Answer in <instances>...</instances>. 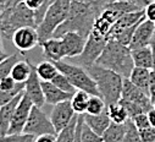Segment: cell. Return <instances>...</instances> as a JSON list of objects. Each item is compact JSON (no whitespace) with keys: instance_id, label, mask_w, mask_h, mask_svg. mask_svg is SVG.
<instances>
[{"instance_id":"6da1fadb","label":"cell","mask_w":155,"mask_h":142,"mask_svg":"<svg viewBox=\"0 0 155 142\" xmlns=\"http://www.w3.org/2000/svg\"><path fill=\"white\" fill-rule=\"evenodd\" d=\"M99 14L100 12L93 6L72 0L66 20L58 27L53 37L60 38L67 32H77L82 34L83 37L88 38V36L92 32L94 21Z\"/></svg>"},{"instance_id":"7a4b0ae2","label":"cell","mask_w":155,"mask_h":142,"mask_svg":"<svg viewBox=\"0 0 155 142\" xmlns=\"http://www.w3.org/2000/svg\"><path fill=\"white\" fill-rule=\"evenodd\" d=\"M95 64L115 71L124 79H130L134 69L131 48L114 39L107 41L103 53L100 54Z\"/></svg>"},{"instance_id":"3957f363","label":"cell","mask_w":155,"mask_h":142,"mask_svg":"<svg viewBox=\"0 0 155 142\" xmlns=\"http://www.w3.org/2000/svg\"><path fill=\"white\" fill-rule=\"evenodd\" d=\"M86 70L95 81L98 91L106 105L120 102L124 86V77L121 75L98 64H93Z\"/></svg>"},{"instance_id":"277c9868","label":"cell","mask_w":155,"mask_h":142,"mask_svg":"<svg viewBox=\"0 0 155 142\" xmlns=\"http://www.w3.org/2000/svg\"><path fill=\"white\" fill-rule=\"evenodd\" d=\"M25 26L37 27V23L33 11L23 2L5 8L0 12V32L6 38L11 39L14 32Z\"/></svg>"},{"instance_id":"5b68a950","label":"cell","mask_w":155,"mask_h":142,"mask_svg":"<svg viewBox=\"0 0 155 142\" xmlns=\"http://www.w3.org/2000/svg\"><path fill=\"white\" fill-rule=\"evenodd\" d=\"M72 0H55L48 8L44 19L38 25V34H39V46L51 38L58 27L66 20Z\"/></svg>"},{"instance_id":"8992f818","label":"cell","mask_w":155,"mask_h":142,"mask_svg":"<svg viewBox=\"0 0 155 142\" xmlns=\"http://www.w3.org/2000/svg\"><path fill=\"white\" fill-rule=\"evenodd\" d=\"M53 63L56 65L60 73L64 74L70 80V82L73 85L76 90L86 91L91 96H100L95 81L83 66L68 64V63H65L64 60L53 61Z\"/></svg>"},{"instance_id":"52a82bcc","label":"cell","mask_w":155,"mask_h":142,"mask_svg":"<svg viewBox=\"0 0 155 142\" xmlns=\"http://www.w3.org/2000/svg\"><path fill=\"white\" fill-rule=\"evenodd\" d=\"M23 134H29L37 137L44 134L58 135V131L55 130L50 118L47 117V114L42 110V108L33 105L27 124L23 129Z\"/></svg>"},{"instance_id":"ba28073f","label":"cell","mask_w":155,"mask_h":142,"mask_svg":"<svg viewBox=\"0 0 155 142\" xmlns=\"http://www.w3.org/2000/svg\"><path fill=\"white\" fill-rule=\"evenodd\" d=\"M106 43H107V38L103 37V36H99L94 32H91V34L87 38V43H86L83 53L80 56H77L78 58L77 60L81 64V66L87 69L88 66L95 64V61L103 53Z\"/></svg>"},{"instance_id":"9c48e42d","label":"cell","mask_w":155,"mask_h":142,"mask_svg":"<svg viewBox=\"0 0 155 142\" xmlns=\"http://www.w3.org/2000/svg\"><path fill=\"white\" fill-rule=\"evenodd\" d=\"M12 44L21 52H28L34 47L39 46V34L34 26H25L16 29L11 37Z\"/></svg>"},{"instance_id":"30bf717a","label":"cell","mask_w":155,"mask_h":142,"mask_svg":"<svg viewBox=\"0 0 155 142\" xmlns=\"http://www.w3.org/2000/svg\"><path fill=\"white\" fill-rule=\"evenodd\" d=\"M33 105L34 104H33L32 99L23 92V96H22L17 108L15 110V114L12 117L8 134H23V129L27 124V120L29 118Z\"/></svg>"},{"instance_id":"8fae6325","label":"cell","mask_w":155,"mask_h":142,"mask_svg":"<svg viewBox=\"0 0 155 142\" xmlns=\"http://www.w3.org/2000/svg\"><path fill=\"white\" fill-rule=\"evenodd\" d=\"M121 99L140 105L147 113L153 108V102L149 94H147L140 88H138L136 85H133L130 79H124Z\"/></svg>"},{"instance_id":"7c38bea8","label":"cell","mask_w":155,"mask_h":142,"mask_svg":"<svg viewBox=\"0 0 155 142\" xmlns=\"http://www.w3.org/2000/svg\"><path fill=\"white\" fill-rule=\"evenodd\" d=\"M64 49L65 58H77L80 56L86 47L87 38L77 32H67L60 37Z\"/></svg>"},{"instance_id":"4fadbf2b","label":"cell","mask_w":155,"mask_h":142,"mask_svg":"<svg viewBox=\"0 0 155 142\" xmlns=\"http://www.w3.org/2000/svg\"><path fill=\"white\" fill-rule=\"evenodd\" d=\"M74 115H76V113L71 105V100L68 99V100L60 102L53 106V110L50 114V120H51L55 130L59 132L65 126H67L70 124V121L73 119Z\"/></svg>"},{"instance_id":"5bb4252c","label":"cell","mask_w":155,"mask_h":142,"mask_svg":"<svg viewBox=\"0 0 155 142\" xmlns=\"http://www.w3.org/2000/svg\"><path fill=\"white\" fill-rule=\"evenodd\" d=\"M154 36H155V22L145 19L136 28L132 41L130 43V48L137 49V48L149 47L154 38Z\"/></svg>"},{"instance_id":"9a60e30c","label":"cell","mask_w":155,"mask_h":142,"mask_svg":"<svg viewBox=\"0 0 155 142\" xmlns=\"http://www.w3.org/2000/svg\"><path fill=\"white\" fill-rule=\"evenodd\" d=\"M25 93L32 99L34 105L39 106V108H42L44 105L45 97H44L43 88H42V80L38 76L35 66L33 64H32V73L28 80L25 82Z\"/></svg>"},{"instance_id":"2e32d148","label":"cell","mask_w":155,"mask_h":142,"mask_svg":"<svg viewBox=\"0 0 155 142\" xmlns=\"http://www.w3.org/2000/svg\"><path fill=\"white\" fill-rule=\"evenodd\" d=\"M25 92V91H23ZM23 92L20 93L17 97H15L12 100H10L9 103L4 104L0 106V136L3 135H8L9 132V127L12 120V117L15 114V110L17 108V105L23 96Z\"/></svg>"},{"instance_id":"e0dca14e","label":"cell","mask_w":155,"mask_h":142,"mask_svg":"<svg viewBox=\"0 0 155 142\" xmlns=\"http://www.w3.org/2000/svg\"><path fill=\"white\" fill-rule=\"evenodd\" d=\"M42 88H43V93L45 97V103L51 104V105H55L60 102L68 100L72 98V93L60 90L50 81H42Z\"/></svg>"},{"instance_id":"ac0fdd59","label":"cell","mask_w":155,"mask_h":142,"mask_svg":"<svg viewBox=\"0 0 155 142\" xmlns=\"http://www.w3.org/2000/svg\"><path fill=\"white\" fill-rule=\"evenodd\" d=\"M43 48V55L47 58V60L50 61H60L65 58L64 55V49H62V43L60 38L51 37L48 41L43 42L41 44Z\"/></svg>"},{"instance_id":"d6986e66","label":"cell","mask_w":155,"mask_h":142,"mask_svg":"<svg viewBox=\"0 0 155 142\" xmlns=\"http://www.w3.org/2000/svg\"><path fill=\"white\" fill-rule=\"evenodd\" d=\"M84 121L97 134L103 135L104 131L109 127V125L111 123V119H110L109 112H107V106H106L105 110H103L100 114H97V115H92V114L84 113Z\"/></svg>"},{"instance_id":"ffe728a7","label":"cell","mask_w":155,"mask_h":142,"mask_svg":"<svg viewBox=\"0 0 155 142\" xmlns=\"http://www.w3.org/2000/svg\"><path fill=\"white\" fill-rule=\"evenodd\" d=\"M150 76H151V69H145V67H138L134 66L132 74L130 76V80L133 85H136L138 88H140L143 92L149 94V82H150ZM150 97V96H149Z\"/></svg>"},{"instance_id":"44dd1931","label":"cell","mask_w":155,"mask_h":142,"mask_svg":"<svg viewBox=\"0 0 155 142\" xmlns=\"http://www.w3.org/2000/svg\"><path fill=\"white\" fill-rule=\"evenodd\" d=\"M131 50H132V58L134 61V66L153 70L154 55H153V49L150 46L143 47V48H137V49H131Z\"/></svg>"},{"instance_id":"7402d4cb","label":"cell","mask_w":155,"mask_h":142,"mask_svg":"<svg viewBox=\"0 0 155 142\" xmlns=\"http://www.w3.org/2000/svg\"><path fill=\"white\" fill-rule=\"evenodd\" d=\"M127 124H119V123H110L109 127L101 135L104 142H122L125 134H126Z\"/></svg>"},{"instance_id":"603a6c76","label":"cell","mask_w":155,"mask_h":142,"mask_svg":"<svg viewBox=\"0 0 155 142\" xmlns=\"http://www.w3.org/2000/svg\"><path fill=\"white\" fill-rule=\"evenodd\" d=\"M31 73H32V63L28 59H21L14 65L10 75L16 82L25 83L28 80Z\"/></svg>"},{"instance_id":"cb8c5ba5","label":"cell","mask_w":155,"mask_h":142,"mask_svg":"<svg viewBox=\"0 0 155 142\" xmlns=\"http://www.w3.org/2000/svg\"><path fill=\"white\" fill-rule=\"evenodd\" d=\"M23 3L33 11L35 23L38 27V25H39L42 22V20L44 19L45 12H47L48 8L50 6L51 2L50 0H23Z\"/></svg>"},{"instance_id":"d4e9b609","label":"cell","mask_w":155,"mask_h":142,"mask_svg":"<svg viewBox=\"0 0 155 142\" xmlns=\"http://www.w3.org/2000/svg\"><path fill=\"white\" fill-rule=\"evenodd\" d=\"M89 99H91V94L88 92L82 91V90H77L72 94V98L70 99L74 113L76 114H84L87 112V108H88Z\"/></svg>"},{"instance_id":"484cf974","label":"cell","mask_w":155,"mask_h":142,"mask_svg":"<svg viewBox=\"0 0 155 142\" xmlns=\"http://www.w3.org/2000/svg\"><path fill=\"white\" fill-rule=\"evenodd\" d=\"M35 70L42 81H51L60 73L56 65L50 60H44V61L39 63L35 66Z\"/></svg>"},{"instance_id":"4316f807","label":"cell","mask_w":155,"mask_h":142,"mask_svg":"<svg viewBox=\"0 0 155 142\" xmlns=\"http://www.w3.org/2000/svg\"><path fill=\"white\" fill-rule=\"evenodd\" d=\"M78 115L76 114L73 119L70 121L67 126H65L61 131L58 132L56 135V142H73L76 138L77 134V123H78Z\"/></svg>"},{"instance_id":"83f0119b","label":"cell","mask_w":155,"mask_h":142,"mask_svg":"<svg viewBox=\"0 0 155 142\" xmlns=\"http://www.w3.org/2000/svg\"><path fill=\"white\" fill-rule=\"evenodd\" d=\"M107 112H109V117H110L112 123L124 124V123H126L130 119L126 108L120 102L107 105Z\"/></svg>"},{"instance_id":"f1b7e54d","label":"cell","mask_w":155,"mask_h":142,"mask_svg":"<svg viewBox=\"0 0 155 142\" xmlns=\"http://www.w3.org/2000/svg\"><path fill=\"white\" fill-rule=\"evenodd\" d=\"M20 60H21V55L16 53V54H10L9 56H6L2 63H0V82H2V80H4L5 77L10 76L14 65Z\"/></svg>"},{"instance_id":"f546056e","label":"cell","mask_w":155,"mask_h":142,"mask_svg":"<svg viewBox=\"0 0 155 142\" xmlns=\"http://www.w3.org/2000/svg\"><path fill=\"white\" fill-rule=\"evenodd\" d=\"M106 103L103 99L101 96H91L89 103H88V108H87V114H92V115H97L100 114L103 110L106 109Z\"/></svg>"},{"instance_id":"4dcf8cb0","label":"cell","mask_w":155,"mask_h":142,"mask_svg":"<svg viewBox=\"0 0 155 142\" xmlns=\"http://www.w3.org/2000/svg\"><path fill=\"white\" fill-rule=\"evenodd\" d=\"M83 115H84V114H83ZM80 136H81V141H82V142H104L101 135L97 134L93 129H91V127L86 124L84 118H83V121H82Z\"/></svg>"},{"instance_id":"1f68e13d","label":"cell","mask_w":155,"mask_h":142,"mask_svg":"<svg viewBox=\"0 0 155 142\" xmlns=\"http://www.w3.org/2000/svg\"><path fill=\"white\" fill-rule=\"evenodd\" d=\"M126 124H127V129H126V134H125L122 142H143L140 137V132L134 125V123L131 119H128Z\"/></svg>"},{"instance_id":"d6a6232c","label":"cell","mask_w":155,"mask_h":142,"mask_svg":"<svg viewBox=\"0 0 155 142\" xmlns=\"http://www.w3.org/2000/svg\"><path fill=\"white\" fill-rule=\"evenodd\" d=\"M50 82H53L56 87H59L60 90H62V91H65V92H68V93H74L77 90L73 87V85L70 82V80L64 75V74H61V73H59Z\"/></svg>"},{"instance_id":"836d02e7","label":"cell","mask_w":155,"mask_h":142,"mask_svg":"<svg viewBox=\"0 0 155 142\" xmlns=\"http://www.w3.org/2000/svg\"><path fill=\"white\" fill-rule=\"evenodd\" d=\"M35 136L29 134H8L0 136V142H34Z\"/></svg>"},{"instance_id":"e575fe53","label":"cell","mask_w":155,"mask_h":142,"mask_svg":"<svg viewBox=\"0 0 155 142\" xmlns=\"http://www.w3.org/2000/svg\"><path fill=\"white\" fill-rule=\"evenodd\" d=\"M23 91H25V83H22L21 86H18L17 88H15L12 91H5V90L0 88V106L9 103L10 100H12L15 97H17Z\"/></svg>"},{"instance_id":"d590c367","label":"cell","mask_w":155,"mask_h":142,"mask_svg":"<svg viewBox=\"0 0 155 142\" xmlns=\"http://www.w3.org/2000/svg\"><path fill=\"white\" fill-rule=\"evenodd\" d=\"M134 125L137 126L138 130H143L148 126H150V123H149V118H148V113H140L138 115H136L133 119H131Z\"/></svg>"},{"instance_id":"8d00e7d4","label":"cell","mask_w":155,"mask_h":142,"mask_svg":"<svg viewBox=\"0 0 155 142\" xmlns=\"http://www.w3.org/2000/svg\"><path fill=\"white\" fill-rule=\"evenodd\" d=\"M76 2H80L83 4H87L89 6H93L94 9H97L99 12H101L109 4L110 0H76Z\"/></svg>"},{"instance_id":"74e56055","label":"cell","mask_w":155,"mask_h":142,"mask_svg":"<svg viewBox=\"0 0 155 142\" xmlns=\"http://www.w3.org/2000/svg\"><path fill=\"white\" fill-rule=\"evenodd\" d=\"M140 137L143 142H155V127L154 126H148L143 130H139Z\"/></svg>"},{"instance_id":"f35d334b","label":"cell","mask_w":155,"mask_h":142,"mask_svg":"<svg viewBox=\"0 0 155 142\" xmlns=\"http://www.w3.org/2000/svg\"><path fill=\"white\" fill-rule=\"evenodd\" d=\"M145 12V19L150 20L153 22H155V2H151L150 4H148L144 9Z\"/></svg>"},{"instance_id":"ab89813d","label":"cell","mask_w":155,"mask_h":142,"mask_svg":"<svg viewBox=\"0 0 155 142\" xmlns=\"http://www.w3.org/2000/svg\"><path fill=\"white\" fill-rule=\"evenodd\" d=\"M34 142H56V135L44 134V135H41V136H37Z\"/></svg>"},{"instance_id":"60d3db41","label":"cell","mask_w":155,"mask_h":142,"mask_svg":"<svg viewBox=\"0 0 155 142\" xmlns=\"http://www.w3.org/2000/svg\"><path fill=\"white\" fill-rule=\"evenodd\" d=\"M149 96L151 100L155 98V70H151V76L149 82Z\"/></svg>"},{"instance_id":"b9f144b4","label":"cell","mask_w":155,"mask_h":142,"mask_svg":"<svg viewBox=\"0 0 155 142\" xmlns=\"http://www.w3.org/2000/svg\"><path fill=\"white\" fill-rule=\"evenodd\" d=\"M83 118H84L83 114H80V115H78V123H77V134H76V138H74L73 142H82V141H81V136H80V134H81V126H82Z\"/></svg>"},{"instance_id":"7bdbcfd3","label":"cell","mask_w":155,"mask_h":142,"mask_svg":"<svg viewBox=\"0 0 155 142\" xmlns=\"http://www.w3.org/2000/svg\"><path fill=\"white\" fill-rule=\"evenodd\" d=\"M148 118H149V123H150V125L155 127V108H154V106L148 112Z\"/></svg>"},{"instance_id":"ee69618b","label":"cell","mask_w":155,"mask_h":142,"mask_svg":"<svg viewBox=\"0 0 155 142\" xmlns=\"http://www.w3.org/2000/svg\"><path fill=\"white\" fill-rule=\"evenodd\" d=\"M5 53L4 52V47H3V41H2V32H0V54Z\"/></svg>"},{"instance_id":"f6af8a7d","label":"cell","mask_w":155,"mask_h":142,"mask_svg":"<svg viewBox=\"0 0 155 142\" xmlns=\"http://www.w3.org/2000/svg\"><path fill=\"white\" fill-rule=\"evenodd\" d=\"M6 56H9V54H6V53H2V54H0V63H2Z\"/></svg>"},{"instance_id":"bcb514c9","label":"cell","mask_w":155,"mask_h":142,"mask_svg":"<svg viewBox=\"0 0 155 142\" xmlns=\"http://www.w3.org/2000/svg\"><path fill=\"white\" fill-rule=\"evenodd\" d=\"M151 102H153V106H154V108H155V98H154V99H153Z\"/></svg>"},{"instance_id":"7dc6e473","label":"cell","mask_w":155,"mask_h":142,"mask_svg":"<svg viewBox=\"0 0 155 142\" xmlns=\"http://www.w3.org/2000/svg\"><path fill=\"white\" fill-rule=\"evenodd\" d=\"M50 2H51V3H53V2H55V0H50Z\"/></svg>"},{"instance_id":"c3c4849f","label":"cell","mask_w":155,"mask_h":142,"mask_svg":"<svg viewBox=\"0 0 155 142\" xmlns=\"http://www.w3.org/2000/svg\"><path fill=\"white\" fill-rule=\"evenodd\" d=\"M153 2H155V0H153Z\"/></svg>"}]
</instances>
